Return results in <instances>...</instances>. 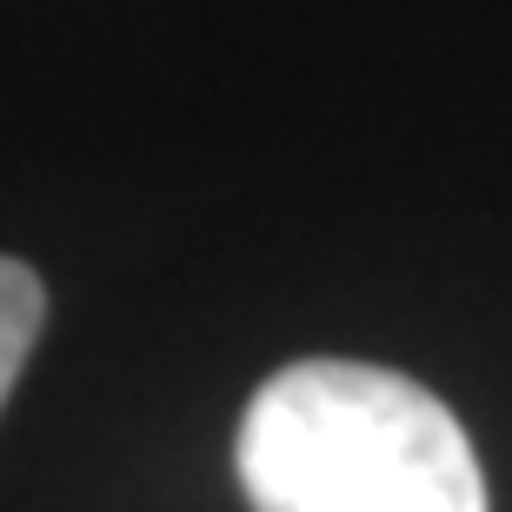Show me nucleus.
<instances>
[{"label": "nucleus", "instance_id": "nucleus-1", "mask_svg": "<svg viewBox=\"0 0 512 512\" xmlns=\"http://www.w3.org/2000/svg\"><path fill=\"white\" fill-rule=\"evenodd\" d=\"M233 473L253 512H493L466 426L393 366H280L240 413Z\"/></svg>", "mask_w": 512, "mask_h": 512}, {"label": "nucleus", "instance_id": "nucleus-2", "mask_svg": "<svg viewBox=\"0 0 512 512\" xmlns=\"http://www.w3.org/2000/svg\"><path fill=\"white\" fill-rule=\"evenodd\" d=\"M40 326H47V286H40V273L20 260H0V406L14 393Z\"/></svg>", "mask_w": 512, "mask_h": 512}]
</instances>
